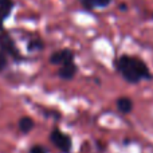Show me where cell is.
Instances as JSON below:
<instances>
[{"instance_id":"obj_1","label":"cell","mask_w":153,"mask_h":153,"mask_svg":"<svg viewBox=\"0 0 153 153\" xmlns=\"http://www.w3.org/2000/svg\"><path fill=\"white\" fill-rule=\"evenodd\" d=\"M116 69L128 83L136 85L144 79H152L148 65L137 56L121 55L116 61Z\"/></svg>"},{"instance_id":"obj_2","label":"cell","mask_w":153,"mask_h":153,"mask_svg":"<svg viewBox=\"0 0 153 153\" xmlns=\"http://www.w3.org/2000/svg\"><path fill=\"white\" fill-rule=\"evenodd\" d=\"M0 53H3L8 59H12L15 62L24 61V56L19 51L15 39L5 28L0 30Z\"/></svg>"},{"instance_id":"obj_3","label":"cell","mask_w":153,"mask_h":153,"mask_svg":"<svg viewBox=\"0 0 153 153\" xmlns=\"http://www.w3.org/2000/svg\"><path fill=\"white\" fill-rule=\"evenodd\" d=\"M50 140L62 153H70L71 152V149H73L71 137H70L69 134H66V133H63L61 129L54 128V129L51 130Z\"/></svg>"},{"instance_id":"obj_4","label":"cell","mask_w":153,"mask_h":153,"mask_svg":"<svg viewBox=\"0 0 153 153\" xmlns=\"http://www.w3.org/2000/svg\"><path fill=\"white\" fill-rule=\"evenodd\" d=\"M75 54L73 50L70 48H61V50L54 51L53 54L48 58V62L54 66H63L66 63H70V62H74Z\"/></svg>"},{"instance_id":"obj_5","label":"cell","mask_w":153,"mask_h":153,"mask_svg":"<svg viewBox=\"0 0 153 153\" xmlns=\"http://www.w3.org/2000/svg\"><path fill=\"white\" fill-rule=\"evenodd\" d=\"M13 8H15L13 0H0V30L4 28L5 20L11 16Z\"/></svg>"},{"instance_id":"obj_6","label":"cell","mask_w":153,"mask_h":153,"mask_svg":"<svg viewBox=\"0 0 153 153\" xmlns=\"http://www.w3.org/2000/svg\"><path fill=\"white\" fill-rule=\"evenodd\" d=\"M78 73V66L75 65V62H70L63 66H59L58 69V76L63 81H70Z\"/></svg>"},{"instance_id":"obj_7","label":"cell","mask_w":153,"mask_h":153,"mask_svg":"<svg viewBox=\"0 0 153 153\" xmlns=\"http://www.w3.org/2000/svg\"><path fill=\"white\" fill-rule=\"evenodd\" d=\"M117 109L122 114H129L133 110V101L129 97H120L116 102Z\"/></svg>"},{"instance_id":"obj_8","label":"cell","mask_w":153,"mask_h":153,"mask_svg":"<svg viewBox=\"0 0 153 153\" xmlns=\"http://www.w3.org/2000/svg\"><path fill=\"white\" fill-rule=\"evenodd\" d=\"M45 48V42H43V39H40V38L38 36H34L31 38V39H28V42H27V51L28 53H35V51H40Z\"/></svg>"},{"instance_id":"obj_9","label":"cell","mask_w":153,"mask_h":153,"mask_svg":"<svg viewBox=\"0 0 153 153\" xmlns=\"http://www.w3.org/2000/svg\"><path fill=\"white\" fill-rule=\"evenodd\" d=\"M34 126H35V122L31 117L26 116V117H22V118L19 120V129H20L22 133L31 132V130L34 129Z\"/></svg>"},{"instance_id":"obj_10","label":"cell","mask_w":153,"mask_h":153,"mask_svg":"<svg viewBox=\"0 0 153 153\" xmlns=\"http://www.w3.org/2000/svg\"><path fill=\"white\" fill-rule=\"evenodd\" d=\"M78 3L81 4V7L83 8L85 11H89V12L94 11V8H95V1L94 0H78Z\"/></svg>"},{"instance_id":"obj_11","label":"cell","mask_w":153,"mask_h":153,"mask_svg":"<svg viewBox=\"0 0 153 153\" xmlns=\"http://www.w3.org/2000/svg\"><path fill=\"white\" fill-rule=\"evenodd\" d=\"M8 63H10L8 58H7V56H5L3 53H0V74H1L4 70H7Z\"/></svg>"},{"instance_id":"obj_12","label":"cell","mask_w":153,"mask_h":153,"mask_svg":"<svg viewBox=\"0 0 153 153\" xmlns=\"http://www.w3.org/2000/svg\"><path fill=\"white\" fill-rule=\"evenodd\" d=\"M95 1V8H106L111 3V0H94Z\"/></svg>"},{"instance_id":"obj_13","label":"cell","mask_w":153,"mask_h":153,"mask_svg":"<svg viewBox=\"0 0 153 153\" xmlns=\"http://www.w3.org/2000/svg\"><path fill=\"white\" fill-rule=\"evenodd\" d=\"M30 153H47V151H46V148L42 145H34L30 149Z\"/></svg>"},{"instance_id":"obj_14","label":"cell","mask_w":153,"mask_h":153,"mask_svg":"<svg viewBox=\"0 0 153 153\" xmlns=\"http://www.w3.org/2000/svg\"><path fill=\"white\" fill-rule=\"evenodd\" d=\"M120 11H126V4H120Z\"/></svg>"}]
</instances>
